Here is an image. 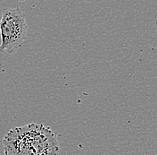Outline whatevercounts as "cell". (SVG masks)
Here are the masks:
<instances>
[{"label": "cell", "mask_w": 157, "mask_h": 155, "mask_svg": "<svg viewBox=\"0 0 157 155\" xmlns=\"http://www.w3.org/2000/svg\"><path fill=\"white\" fill-rule=\"evenodd\" d=\"M5 155H58L55 132L42 124L30 123L9 130L3 139Z\"/></svg>", "instance_id": "cell-1"}, {"label": "cell", "mask_w": 157, "mask_h": 155, "mask_svg": "<svg viewBox=\"0 0 157 155\" xmlns=\"http://www.w3.org/2000/svg\"><path fill=\"white\" fill-rule=\"evenodd\" d=\"M28 26L25 14L19 6L2 10L0 20V52L12 54L20 49L26 39Z\"/></svg>", "instance_id": "cell-2"}, {"label": "cell", "mask_w": 157, "mask_h": 155, "mask_svg": "<svg viewBox=\"0 0 157 155\" xmlns=\"http://www.w3.org/2000/svg\"><path fill=\"white\" fill-rule=\"evenodd\" d=\"M19 1H21V2H24V1H26V0H19Z\"/></svg>", "instance_id": "cell-3"}]
</instances>
